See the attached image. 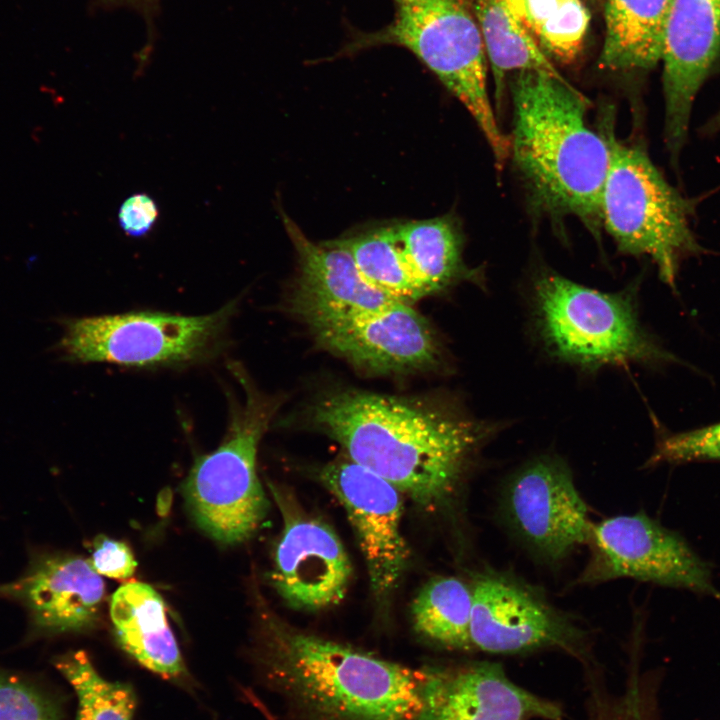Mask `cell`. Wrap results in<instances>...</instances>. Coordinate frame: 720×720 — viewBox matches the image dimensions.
<instances>
[{"mask_svg": "<svg viewBox=\"0 0 720 720\" xmlns=\"http://www.w3.org/2000/svg\"><path fill=\"white\" fill-rule=\"evenodd\" d=\"M310 419L348 459L395 486L423 508L456 490L480 449L503 423L479 419L453 401L368 391L329 392Z\"/></svg>", "mask_w": 720, "mask_h": 720, "instance_id": "cell-1", "label": "cell"}, {"mask_svg": "<svg viewBox=\"0 0 720 720\" xmlns=\"http://www.w3.org/2000/svg\"><path fill=\"white\" fill-rule=\"evenodd\" d=\"M511 94L510 154L531 200L596 234L611 152L607 136L587 125L589 102L562 76L536 70L514 72Z\"/></svg>", "mask_w": 720, "mask_h": 720, "instance_id": "cell-2", "label": "cell"}, {"mask_svg": "<svg viewBox=\"0 0 720 720\" xmlns=\"http://www.w3.org/2000/svg\"><path fill=\"white\" fill-rule=\"evenodd\" d=\"M268 684L308 720H416L424 674L361 650L265 623Z\"/></svg>", "mask_w": 720, "mask_h": 720, "instance_id": "cell-3", "label": "cell"}, {"mask_svg": "<svg viewBox=\"0 0 720 720\" xmlns=\"http://www.w3.org/2000/svg\"><path fill=\"white\" fill-rule=\"evenodd\" d=\"M529 303L538 341L561 363L594 372L671 359L642 328L632 288L603 292L543 270L533 279Z\"/></svg>", "mask_w": 720, "mask_h": 720, "instance_id": "cell-4", "label": "cell"}, {"mask_svg": "<svg viewBox=\"0 0 720 720\" xmlns=\"http://www.w3.org/2000/svg\"><path fill=\"white\" fill-rule=\"evenodd\" d=\"M394 17L374 32H357L343 49L352 54L381 45L411 51L468 110L488 142L496 166L510 155L487 92L485 48L464 0H392Z\"/></svg>", "mask_w": 720, "mask_h": 720, "instance_id": "cell-5", "label": "cell"}, {"mask_svg": "<svg viewBox=\"0 0 720 720\" xmlns=\"http://www.w3.org/2000/svg\"><path fill=\"white\" fill-rule=\"evenodd\" d=\"M229 369L241 383L244 398L230 400L223 441L196 458L183 491L196 524L216 541L236 544L256 532L268 511L257 475V450L280 402L259 392L239 364L230 363Z\"/></svg>", "mask_w": 720, "mask_h": 720, "instance_id": "cell-6", "label": "cell"}, {"mask_svg": "<svg viewBox=\"0 0 720 720\" xmlns=\"http://www.w3.org/2000/svg\"><path fill=\"white\" fill-rule=\"evenodd\" d=\"M606 136L611 157L601 224L621 253L650 257L661 280L674 288L681 261L705 251L691 228L697 200L671 186L641 148Z\"/></svg>", "mask_w": 720, "mask_h": 720, "instance_id": "cell-7", "label": "cell"}, {"mask_svg": "<svg viewBox=\"0 0 720 720\" xmlns=\"http://www.w3.org/2000/svg\"><path fill=\"white\" fill-rule=\"evenodd\" d=\"M237 303L205 315L159 311L57 319L63 334L54 352L73 363H110L134 368L180 366L215 355Z\"/></svg>", "mask_w": 720, "mask_h": 720, "instance_id": "cell-8", "label": "cell"}, {"mask_svg": "<svg viewBox=\"0 0 720 720\" xmlns=\"http://www.w3.org/2000/svg\"><path fill=\"white\" fill-rule=\"evenodd\" d=\"M589 561L578 582L597 584L632 578L689 589L720 601L707 564L678 533L645 513L618 515L593 523Z\"/></svg>", "mask_w": 720, "mask_h": 720, "instance_id": "cell-9", "label": "cell"}, {"mask_svg": "<svg viewBox=\"0 0 720 720\" xmlns=\"http://www.w3.org/2000/svg\"><path fill=\"white\" fill-rule=\"evenodd\" d=\"M500 508L513 534L543 561L562 560L590 541L587 505L558 456H537L518 468L504 484Z\"/></svg>", "mask_w": 720, "mask_h": 720, "instance_id": "cell-10", "label": "cell"}, {"mask_svg": "<svg viewBox=\"0 0 720 720\" xmlns=\"http://www.w3.org/2000/svg\"><path fill=\"white\" fill-rule=\"evenodd\" d=\"M471 588L473 649L517 654L557 648L580 660L587 659L584 631L536 588L492 570L481 573Z\"/></svg>", "mask_w": 720, "mask_h": 720, "instance_id": "cell-11", "label": "cell"}, {"mask_svg": "<svg viewBox=\"0 0 720 720\" xmlns=\"http://www.w3.org/2000/svg\"><path fill=\"white\" fill-rule=\"evenodd\" d=\"M306 324L320 348L372 373L430 370L443 360L439 338L428 320L404 302Z\"/></svg>", "mask_w": 720, "mask_h": 720, "instance_id": "cell-12", "label": "cell"}, {"mask_svg": "<svg viewBox=\"0 0 720 720\" xmlns=\"http://www.w3.org/2000/svg\"><path fill=\"white\" fill-rule=\"evenodd\" d=\"M322 481L346 511L378 598L397 587L409 560L402 533V493L387 480L350 459L325 466Z\"/></svg>", "mask_w": 720, "mask_h": 720, "instance_id": "cell-13", "label": "cell"}, {"mask_svg": "<svg viewBox=\"0 0 720 720\" xmlns=\"http://www.w3.org/2000/svg\"><path fill=\"white\" fill-rule=\"evenodd\" d=\"M720 57V0H673L661 62L665 102L664 139L678 168L694 100Z\"/></svg>", "mask_w": 720, "mask_h": 720, "instance_id": "cell-14", "label": "cell"}, {"mask_svg": "<svg viewBox=\"0 0 720 720\" xmlns=\"http://www.w3.org/2000/svg\"><path fill=\"white\" fill-rule=\"evenodd\" d=\"M104 596V581L89 559L59 552L32 553L22 575L0 584V598L21 604L40 636L93 628Z\"/></svg>", "mask_w": 720, "mask_h": 720, "instance_id": "cell-15", "label": "cell"}, {"mask_svg": "<svg viewBox=\"0 0 720 720\" xmlns=\"http://www.w3.org/2000/svg\"><path fill=\"white\" fill-rule=\"evenodd\" d=\"M416 720H562L561 707L518 686L498 663L475 662L423 670Z\"/></svg>", "mask_w": 720, "mask_h": 720, "instance_id": "cell-16", "label": "cell"}, {"mask_svg": "<svg viewBox=\"0 0 720 720\" xmlns=\"http://www.w3.org/2000/svg\"><path fill=\"white\" fill-rule=\"evenodd\" d=\"M269 577L288 606L320 611L344 599L352 566L331 527L316 518L285 512Z\"/></svg>", "mask_w": 720, "mask_h": 720, "instance_id": "cell-17", "label": "cell"}, {"mask_svg": "<svg viewBox=\"0 0 720 720\" xmlns=\"http://www.w3.org/2000/svg\"><path fill=\"white\" fill-rule=\"evenodd\" d=\"M281 219L298 258L291 308L305 323L400 302L363 278L341 239L316 243L283 211Z\"/></svg>", "mask_w": 720, "mask_h": 720, "instance_id": "cell-18", "label": "cell"}, {"mask_svg": "<svg viewBox=\"0 0 720 720\" xmlns=\"http://www.w3.org/2000/svg\"><path fill=\"white\" fill-rule=\"evenodd\" d=\"M109 610L117 640L127 654L164 679L185 677L164 601L155 589L146 583L127 582L113 594Z\"/></svg>", "mask_w": 720, "mask_h": 720, "instance_id": "cell-19", "label": "cell"}, {"mask_svg": "<svg viewBox=\"0 0 720 720\" xmlns=\"http://www.w3.org/2000/svg\"><path fill=\"white\" fill-rule=\"evenodd\" d=\"M398 240L424 297L468 281L484 285L481 268H470L463 258V235L451 215L395 223Z\"/></svg>", "mask_w": 720, "mask_h": 720, "instance_id": "cell-20", "label": "cell"}, {"mask_svg": "<svg viewBox=\"0 0 720 720\" xmlns=\"http://www.w3.org/2000/svg\"><path fill=\"white\" fill-rule=\"evenodd\" d=\"M673 0H606L600 65L617 72H647L661 62Z\"/></svg>", "mask_w": 720, "mask_h": 720, "instance_id": "cell-21", "label": "cell"}, {"mask_svg": "<svg viewBox=\"0 0 720 720\" xmlns=\"http://www.w3.org/2000/svg\"><path fill=\"white\" fill-rule=\"evenodd\" d=\"M475 17L498 97L508 72L536 70L562 75L506 0H464Z\"/></svg>", "mask_w": 720, "mask_h": 720, "instance_id": "cell-22", "label": "cell"}, {"mask_svg": "<svg viewBox=\"0 0 720 720\" xmlns=\"http://www.w3.org/2000/svg\"><path fill=\"white\" fill-rule=\"evenodd\" d=\"M471 613L472 588L456 577L430 580L411 606L416 632L437 645L454 650L473 649Z\"/></svg>", "mask_w": 720, "mask_h": 720, "instance_id": "cell-23", "label": "cell"}, {"mask_svg": "<svg viewBox=\"0 0 720 720\" xmlns=\"http://www.w3.org/2000/svg\"><path fill=\"white\" fill-rule=\"evenodd\" d=\"M341 241L370 285L407 304L424 297L403 255L395 224L376 226Z\"/></svg>", "mask_w": 720, "mask_h": 720, "instance_id": "cell-24", "label": "cell"}, {"mask_svg": "<svg viewBox=\"0 0 720 720\" xmlns=\"http://www.w3.org/2000/svg\"><path fill=\"white\" fill-rule=\"evenodd\" d=\"M543 51L568 63L579 54L589 24L581 0H506Z\"/></svg>", "mask_w": 720, "mask_h": 720, "instance_id": "cell-25", "label": "cell"}, {"mask_svg": "<svg viewBox=\"0 0 720 720\" xmlns=\"http://www.w3.org/2000/svg\"><path fill=\"white\" fill-rule=\"evenodd\" d=\"M54 665L75 691L76 720H132L136 706L133 689L102 677L84 651L59 656Z\"/></svg>", "mask_w": 720, "mask_h": 720, "instance_id": "cell-26", "label": "cell"}, {"mask_svg": "<svg viewBox=\"0 0 720 720\" xmlns=\"http://www.w3.org/2000/svg\"><path fill=\"white\" fill-rule=\"evenodd\" d=\"M0 720H60V713L45 690L0 668Z\"/></svg>", "mask_w": 720, "mask_h": 720, "instance_id": "cell-27", "label": "cell"}, {"mask_svg": "<svg viewBox=\"0 0 720 720\" xmlns=\"http://www.w3.org/2000/svg\"><path fill=\"white\" fill-rule=\"evenodd\" d=\"M720 460V423L658 439L647 466Z\"/></svg>", "mask_w": 720, "mask_h": 720, "instance_id": "cell-28", "label": "cell"}, {"mask_svg": "<svg viewBox=\"0 0 720 720\" xmlns=\"http://www.w3.org/2000/svg\"><path fill=\"white\" fill-rule=\"evenodd\" d=\"M89 561L98 574L117 580L130 578L137 566L132 551L125 543L106 536L95 539Z\"/></svg>", "mask_w": 720, "mask_h": 720, "instance_id": "cell-29", "label": "cell"}, {"mask_svg": "<svg viewBox=\"0 0 720 720\" xmlns=\"http://www.w3.org/2000/svg\"><path fill=\"white\" fill-rule=\"evenodd\" d=\"M118 223L129 237L141 238L151 232L159 218V207L147 193H134L119 207Z\"/></svg>", "mask_w": 720, "mask_h": 720, "instance_id": "cell-30", "label": "cell"}, {"mask_svg": "<svg viewBox=\"0 0 720 720\" xmlns=\"http://www.w3.org/2000/svg\"><path fill=\"white\" fill-rule=\"evenodd\" d=\"M701 132L705 136L715 135L720 132V109L701 127Z\"/></svg>", "mask_w": 720, "mask_h": 720, "instance_id": "cell-31", "label": "cell"}, {"mask_svg": "<svg viewBox=\"0 0 720 720\" xmlns=\"http://www.w3.org/2000/svg\"><path fill=\"white\" fill-rule=\"evenodd\" d=\"M117 1H122V2H127V3H128V2H130V3H137V2H142V1H144V0H117Z\"/></svg>", "mask_w": 720, "mask_h": 720, "instance_id": "cell-32", "label": "cell"}]
</instances>
